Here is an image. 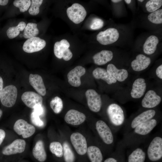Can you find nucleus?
I'll return each mask as SVG.
<instances>
[{
  "mask_svg": "<svg viewBox=\"0 0 162 162\" xmlns=\"http://www.w3.org/2000/svg\"><path fill=\"white\" fill-rule=\"evenodd\" d=\"M17 96V90L15 86L8 85L3 88L0 101L6 107H11L15 104Z\"/></svg>",
  "mask_w": 162,
  "mask_h": 162,
  "instance_id": "obj_1",
  "label": "nucleus"
},
{
  "mask_svg": "<svg viewBox=\"0 0 162 162\" xmlns=\"http://www.w3.org/2000/svg\"><path fill=\"white\" fill-rule=\"evenodd\" d=\"M120 33L117 29L114 28H108L104 31L99 32L96 36L97 40L103 45L113 44L118 39Z\"/></svg>",
  "mask_w": 162,
  "mask_h": 162,
  "instance_id": "obj_2",
  "label": "nucleus"
},
{
  "mask_svg": "<svg viewBox=\"0 0 162 162\" xmlns=\"http://www.w3.org/2000/svg\"><path fill=\"white\" fill-rule=\"evenodd\" d=\"M66 12L70 20L76 24H79L83 21L87 15L84 8L77 3H74L68 8Z\"/></svg>",
  "mask_w": 162,
  "mask_h": 162,
  "instance_id": "obj_3",
  "label": "nucleus"
},
{
  "mask_svg": "<svg viewBox=\"0 0 162 162\" xmlns=\"http://www.w3.org/2000/svg\"><path fill=\"white\" fill-rule=\"evenodd\" d=\"M107 112L111 123L116 126H120L123 123L124 116L122 108L118 104H112L108 107Z\"/></svg>",
  "mask_w": 162,
  "mask_h": 162,
  "instance_id": "obj_4",
  "label": "nucleus"
},
{
  "mask_svg": "<svg viewBox=\"0 0 162 162\" xmlns=\"http://www.w3.org/2000/svg\"><path fill=\"white\" fill-rule=\"evenodd\" d=\"M147 154L149 159L152 161L160 159L162 157V138L159 136L154 137L148 148Z\"/></svg>",
  "mask_w": 162,
  "mask_h": 162,
  "instance_id": "obj_5",
  "label": "nucleus"
},
{
  "mask_svg": "<svg viewBox=\"0 0 162 162\" xmlns=\"http://www.w3.org/2000/svg\"><path fill=\"white\" fill-rule=\"evenodd\" d=\"M13 128L17 134L21 135L24 138L30 137L35 131L34 126L23 119L17 120L14 125Z\"/></svg>",
  "mask_w": 162,
  "mask_h": 162,
  "instance_id": "obj_6",
  "label": "nucleus"
},
{
  "mask_svg": "<svg viewBox=\"0 0 162 162\" xmlns=\"http://www.w3.org/2000/svg\"><path fill=\"white\" fill-rule=\"evenodd\" d=\"M46 41L38 37L28 39L24 42L22 47L23 51L28 53L39 51L46 46Z\"/></svg>",
  "mask_w": 162,
  "mask_h": 162,
  "instance_id": "obj_7",
  "label": "nucleus"
},
{
  "mask_svg": "<svg viewBox=\"0 0 162 162\" xmlns=\"http://www.w3.org/2000/svg\"><path fill=\"white\" fill-rule=\"evenodd\" d=\"M85 95L88 106L91 110L94 112H99L102 105L100 95L93 89L87 90Z\"/></svg>",
  "mask_w": 162,
  "mask_h": 162,
  "instance_id": "obj_8",
  "label": "nucleus"
},
{
  "mask_svg": "<svg viewBox=\"0 0 162 162\" xmlns=\"http://www.w3.org/2000/svg\"><path fill=\"white\" fill-rule=\"evenodd\" d=\"M70 140L77 153L80 155L85 154L87 151V146L85 137L81 134L74 133L70 136Z\"/></svg>",
  "mask_w": 162,
  "mask_h": 162,
  "instance_id": "obj_9",
  "label": "nucleus"
},
{
  "mask_svg": "<svg viewBox=\"0 0 162 162\" xmlns=\"http://www.w3.org/2000/svg\"><path fill=\"white\" fill-rule=\"evenodd\" d=\"M97 131L104 142L107 144H110L113 141L112 131L107 125L104 121L99 120L96 123Z\"/></svg>",
  "mask_w": 162,
  "mask_h": 162,
  "instance_id": "obj_10",
  "label": "nucleus"
},
{
  "mask_svg": "<svg viewBox=\"0 0 162 162\" xmlns=\"http://www.w3.org/2000/svg\"><path fill=\"white\" fill-rule=\"evenodd\" d=\"M21 99L27 106L32 109H34L36 106L42 105V96L33 92H24L21 96Z\"/></svg>",
  "mask_w": 162,
  "mask_h": 162,
  "instance_id": "obj_11",
  "label": "nucleus"
},
{
  "mask_svg": "<svg viewBox=\"0 0 162 162\" xmlns=\"http://www.w3.org/2000/svg\"><path fill=\"white\" fill-rule=\"evenodd\" d=\"M26 141L21 139H17L5 147L2 150L3 154L9 155L23 152L25 150Z\"/></svg>",
  "mask_w": 162,
  "mask_h": 162,
  "instance_id": "obj_12",
  "label": "nucleus"
},
{
  "mask_svg": "<svg viewBox=\"0 0 162 162\" xmlns=\"http://www.w3.org/2000/svg\"><path fill=\"white\" fill-rule=\"evenodd\" d=\"M85 68L81 66H78L70 70L67 74L68 82L71 86L78 87L81 84L80 77L85 73Z\"/></svg>",
  "mask_w": 162,
  "mask_h": 162,
  "instance_id": "obj_13",
  "label": "nucleus"
},
{
  "mask_svg": "<svg viewBox=\"0 0 162 162\" xmlns=\"http://www.w3.org/2000/svg\"><path fill=\"white\" fill-rule=\"evenodd\" d=\"M86 118V116L84 113L78 110L71 109L66 113L64 120L68 124L77 125L83 123Z\"/></svg>",
  "mask_w": 162,
  "mask_h": 162,
  "instance_id": "obj_14",
  "label": "nucleus"
},
{
  "mask_svg": "<svg viewBox=\"0 0 162 162\" xmlns=\"http://www.w3.org/2000/svg\"><path fill=\"white\" fill-rule=\"evenodd\" d=\"M161 101V98L153 90H149L146 94L141 102L142 107L150 108L158 105Z\"/></svg>",
  "mask_w": 162,
  "mask_h": 162,
  "instance_id": "obj_15",
  "label": "nucleus"
},
{
  "mask_svg": "<svg viewBox=\"0 0 162 162\" xmlns=\"http://www.w3.org/2000/svg\"><path fill=\"white\" fill-rule=\"evenodd\" d=\"M151 60V58L145 55L140 54L137 55L135 59L131 63V67L133 70L140 71L145 70L149 65Z\"/></svg>",
  "mask_w": 162,
  "mask_h": 162,
  "instance_id": "obj_16",
  "label": "nucleus"
},
{
  "mask_svg": "<svg viewBox=\"0 0 162 162\" xmlns=\"http://www.w3.org/2000/svg\"><path fill=\"white\" fill-rule=\"evenodd\" d=\"M146 88V83L144 79L138 78L133 83L130 94L131 97L135 99L141 98L144 95Z\"/></svg>",
  "mask_w": 162,
  "mask_h": 162,
  "instance_id": "obj_17",
  "label": "nucleus"
},
{
  "mask_svg": "<svg viewBox=\"0 0 162 162\" xmlns=\"http://www.w3.org/2000/svg\"><path fill=\"white\" fill-rule=\"evenodd\" d=\"M29 80L30 85L39 94L44 96L46 90L41 76L37 74H30Z\"/></svg>",
  "mask_w": 162,
  "mask_h": 162,
  "instance_id": "obj_18",
  "label": "nucleus"
},
{
  "mask_svg": "<svg viewBox=\"0 0 162 162\" xmlns=\"http://www.w3.org/2000/svg\"><path fill=\"white\" fill-rule=\"evenodd\" d=\"M106 70L110 75L119 82L124 81L128 76V74L127 70L124 69H119L112 64L107 65Z\"/></svg>",
  "mask_w": 162,
  "mask_h": 162,
  "instance_id": "obj_19",
  "label": "nucleus"
},
{
  "mask_svg": "<svg viewBox=\"0 0 162 162\" xmlns=\"http://www.w3.org/2000/svg\"><path fill=\"white\" fill-rule=\"evenodd\" d=\"M159 39L156 36L152 35L148 36L143 45V50L146 54H153L156 51Z\"/></svg>",
  "mask_w": 162,
  "mask_h": 162,
  "instance_id": "obj_20",
  "label": "nucleus"
},
{
  "mask_svg": "<svg viewBox=\"0 0 162 162\" xmlns=\"http://www.w3.org/2000/svg\"><path fill=\"white\" fill-rule=\"evenodd\" d=\"M113 56V53L112 51L104 50L94 55L93 59L95 64L101 65L111 61L112 59Z\"/></svg>",
  "mask_w": 162,
  "mask_h": 162,
  "instance_id": "obj_21",
  "label": "nucleus"
},
{
  "mask_svg": "<svg viewBox=\"0 0 162 162\" xmlns=\"http://www.w3.org/2000/svg\"><path fill=\"white\" fill-rule=\"evenodd\" d=\"M157 123V121L155 119H151L137 126L135 128L134 132L139 135H146L154 129Z\"/></svg>",
  "mask_w": 162,
  "mask_h": 162,
  "instance_id": "obj_22",
  "label": "nucleus"
},
{
  "mask_svg": "<svg viewBox=\"0 0 162 162\" xmlns=\"http://www.w3.org/2000/svg\"><path fill=\"white\" fill-rule=\"evenodd\" d=\"M92 74L96 79H102L109 85L115 83L117 81L104 68L98 67L95 68L93 71Z\"/></svg>",
  "mask_w": 162,
  "mask_h": 162,
  "instance_id": "obj_23",
  "label": "nucleus"
},
{
  "mask_svg": "<svg viewBox=\"0 0 162 162\" xmlns=\"http://www.w3.org/2000/svg\"><path fill=\"white\" fill-rule=\"evenodd\" d=\"M155 111L149 110L144 111L135 117L131 123V127L135 128L139 124L151 119L155 115Z\"/></svg>",
  "mask_w": 162,
  "mask_h": 162,
  "instance_id": "obj_24",
  "label": "nucleus"
},
{
  "mask_svg": "<svg viewBox=\"0 0 162 162\" xmlns=\"http://www.w3.org/2000/svg\"><path fill=\"white\" fill-rule=\"evenodd\" d=\"M32 154L34 157L40 162H43L46 160L47 154L42 141L39 140L36 142L33 149Z\"/></svg>",
  "mask_w": 162,
  "mask_h": 162,
  "instance_id": "obj_25",
  "label": "nucleus"
},
{
  "mask_svg": "<svg viewBox=\"0 0 162 162\" xmlns=\"http://www.w3.org/2000/svg\"><path fill=\"white\" fill-rule=\"evenodd\" d=\"M88 157L91 162H102L103 155L100 149L95 146H90L87 148Z\"/></svg>",
  "mask_w": 162,
  "mask_h": 162,
  "instance_id": "obj_26",
  "label": "nucleus"
},
{
  "mask_svg": "<svg viewBox=\"0 0 162 162\" xmlns=\"http://www.w3.org/2000/svg\"><path fill=\"white\" fill-rule=\"evenodd\" d=\"M69 46L70 44L66 39L56 42L54 47V52L56 56L59 59L62 58L63 52Z\"/></svg>",
  "mask_w": 162,
  "mask_h": 162,
  "instance_id": "obj_27",
  "label": "nucleus"
},
{
  "mask_svg": "<svg viewBox=\"0 0 162 162\" xmlns=\"http://www.w3.org/2000/svg\"><path fill=\"white\" fill-rule=\"evenodd\" d=\"M37 26L36 23H28L24 29V37L26 39H29L37 36L39 33Z\"/></svg>",
  "mask_w": 162,
  "mask_h": 162,
  "instance_id": "obj_28",
  "label": "nucleus"
},
{
  "mask_svg": "<svg viewBox=\"0 0 162 162\" xmlns=\"http://www.w3.org/2000/svg\"><path fill=\"white\" fill-rule=\"evenodd\" d=\"M26 26V23L21 21L16 26L9 27L6 31L8 37L10 39L15 38L19 34L20 31L24 30Z\"/></svg>",
  "mask_w": 162,
  "mask_h": 162,
  "instance_id": "obj_29",
  "label": "nucleus"
},
{
  "mask_svg": "<svg viewBox=\"0 0 162 162\" xmlns=\"http://www.w3.org/2000/svg\"><path fill=\"white\" fill-rule=\"evenodd\" d=\"M146 154L145 152L141 148H138L134 151L129 155L128 162H144Z\"/></svg>",
  "mask_w": 162,
  "mask_h": 162,
  "instance_id": "obj_30",
  "label": "nucleus"
},
{
  "mask_svg": "<svg viewBox=\"0 0 162 162\" xmlns=\"http://www.w3.org/2000/svg\"><path fill=\"white\" fill-rule=\"evenodd\" d=\"M63 155L65 162H74L75 156L68 143L64 142L63 144Z\"/></svg>",
  "mask_w": 162,
  "mask_h": 162,
  "instance_id": "obj_31",
  "label": "nucleus"
},
{
  "mask_svg": "<svg viewBox=\"0 0 162 162\" xmlns=\"http://www.w3.org/2000/svg\"><path fill=\"white\" fill-rule=\"evenodd\" d=\"M148 20L152 23L161 24L162 23V9H159L150 13L148 15Z\"/></svg>",
  "mask_w": 162,
  "mask_h": 162,
  "instance_id": "obj_32",
  "label": "nucleus"
},
{
  "mask_svg": "<svg viewBox=\"0 0 162 162\" xmlns=\"http://www.w3.org/2000/svg\"><path fill=\"white\" fill-rule=\"evenodd\" d=\"M51 108L56 114L60 113L63 108V103L62 99L58 96L53 98L50 102Z\"/></svg>",
  "mask_w": 162,
  "mask_h": 162,
  "instance_id": "obj_33",
  "label": "nucleus"
},
{
  "mask_svg": "<svg viewBox=\"0 0 162 162\" xmlns=\"http://www.w3.org/2000/svg\"><path fill=\"white\" fill-rule=\"evenodd\" d=\"M162 5L161 0H150L147 2L145 6L147 11L151 13L159 9Z\"/></svg>",
  "mask_w": 162,
  "mask_h": 162,
  "instance_id": "obj_34",
  "label": "nucleus"
},
{
  "mask_svg": "<svg viewBox=\"0 0 162 162\" xmlns=\"http://www.w3.org/2000/svg\"><path fill=\"white\" fill-rule=\"evenodd\" d=\"M50 149L51 152L59 158L63 155V148L61 143L58 142H53L50 145Z\"/></svg>",
  "mask_w": 162,
  "mask_h": 162,
  "instance_id": "obj_35",
  "label": "nucleus"
},
{
  "mask_svg": "<svg viewBox=\"0 0 162 162\" xmlns=\"http://www.w3.org/2000/svg\"><path fill=\"white\" fill-rule=\"evenodd\" d=\"M31 2L30 0H15L14 1L13 4L19 9L21 12H24L29 8Z\"/></svg>",
  "mask_w": 162,
  "mask_h": 162,
  "instance_id": "obj_36",
  "label": "nucleus"
},
{
  "mask_svg": "<svg viewBox=\"0 0 162 162\" xmlns=\"http://www.w3.org/2000/svg\"><path fill=\"white\" fill-rule=\"evenodd\" d=\"M31 4L28 10L29 14L33 16L38 14L40 11V7L43 3L42 0H32Z\"/></svg>",
  "mask_w": 162,
  "mask_h": 162,
  "instance_id": "obj_37",
  "label": "nucleus"
},
{
  "mask_svg": "<svg viewBox=\"0 0 162 162\" xmlns=\"http://www.w3.org/2000/svg\"><path fill=\"white\" fill-rule=\"evenodd\" d=\"M39 116L33 110L31 115V119L34 125L38 127H42L44 125V123L40 119Z\"/></svg>",
  "mask_w": 162,
  "mask_h": 162,
  "instance_id": "obj_38",
  "label": "nucleus"
},
{
  "mask_svg": "<svg viewBox=\"0 0 162 162\" xmlns=\"http://www.w3.org/2000/svg\"><path fill=\"white\" fill-rule=\"evenodd\" d=\"M104 24V22L102 20L98 18H95L92 21L90 28L92 30H98L103 27Z\"/></svg>",
  "mask_w": 162,
  "mask_h": 162,
  "instance_id": "obj_39",
  "label": "nucleus"
},
{
  "mask_svg": "<svg viewBox=\"0 0 162 162\" xmlns=\"http://www.w3.org/2000/svg\"><path fill=\"white\" fill-rule=\"evenodd\" d=\"M72 56V53L70 50L68 48L65 50L63 52L62 54V58H63L64 60L68 61L71 58Z\"/></svg>",
  "mask_w": 162,
  "mask_h": 162,
  "instance_id": "obj_40",
  "label": "nucleus"
},
{
  "mask_svg": "<svg viewBox=\"0 0 162 162\" xmlns=\"http://www.w3.org/2000/svg\"><path fill=\"white\" fill-rule=\"evenodd\" d=\"M33 109V111L39 116H42L44 113V110L42 105L36 106Z\"/></svg>",
  "mask_w": 162,
  "mask_h": 162,
  "instance_id": "obj_41",
  "label": "nucleus"
},
{
  "mask_svg": "<svg viewBox=\"0 0 162 162\" xmlns=\"http://www.w3.org/2000/svg\"><path fill=\"white\" fill-rule=\"evenodd\" d=\"M156 73L157 76L160 79H162V64L158 66L156 70Z\"/></svg>",
  "mask_w": 162,
  "mask_h": 162,
  "instance_id": "obj_42",
  "label": "nucleus"
},
{
  "mask_svg": "<svg viewBox=\"0 0 162 162\" xmlns=\"http://www.w3.org/2000/svg\"><path fill=\"white\" fill-rule=\"evenodd\" d=\"M5 134L4 131L2 129H0V145L4 140Z\"/></svg>",
  "mask_w": 162,
  "mask_h": 162,
  "instance_id": "obj_43",
  "label": "nucleus"
},
{
  "mask_svg": "<svg viewBox=\"0 0 162 162\" xmlns=\"http://www.w3.org/2000/svg\"><path fill=\"white\" fill-rule=\"evenodd\" d=\"M4 88V81L2 77L0 76V101L2 91Z\"/></svg>",
  "mask_w": 162,
  "mask_h": 162,
  "instance_id": "obj_44",
  "label": "nucleus"
},
{
  "mask_svg": "<svg viewBox=\"0 0 162 162\" xmlns=\"http://www.w3.org/2000/svg\"><path fill=\"white\" fill-rule=\"evenodd\" d=\"M104 162H117V161L113 158H109L106 159Z\"/></svg>",
  "mask_w": 162,
  "mask_h": 162,
  "instance_id": "obj_45",
  "label": "nucleus"
},
{
  "mask_svg": "<svg viewBox=\"0 0 162 162\" xmlns=\"http://www.w3.org/2000/svg\"><path fill=\"white\" fill-rule=\"evenodd\" d=\"M111 1L114 3H117L120 2L122 0H111Z\"/></svg>",
  "mask_w": 162,
  "mask_h": 162,
  "instance_id": "obj_46",
  "label": "nucleus"
},
{
  "mask_svg": "<svg viewBox=\"0 0 162 162\" xmlns=\"http://www.w3.org/2000/svg\"><path fill=\"white\" fill-rule=\"evenodd\" d=\"M124 1L127 4H130L131 1V0H125Z\"/></svg>",
  "mask_w": 162,
  "mask_h": 162,
  "instance_id": "obj_47",
  "label": "nucleus"
},
{
  "mask_svg": "<svg viewBox=\"0 0 162 162\" xmlns=\"http://www.w3.org/2000/svg\"><path fill=\"white\" fill-rule=\"evenodd\" d=\"M3 114V112L1 109H0V118L1 117Z\"/></svg>",
  "mask_w": 162,
  "mask_h": 162,
  "instance_id": "obj_48",
  "label": "nucleus"
},
{
  "mask_svg": "<svg viewBox=\"0 0 162 162\" xmlns=\"http://www.w3.org/2000/svg\"><path fill=\"white\" fill-rule=\"evenodd\" d=\"M138 1L140 2H143L144 1L143 0H138Z\"/></svg>",
  "mask_w": 162,
  "mask_h": 162,
  "instance_id": "obj_49",
  "label": "nucleus"
},
{
  "mask_svg": "<svg viewBox=\"0 0 162 162\" xmlns=\"http://www.w3.org/2000/svg\"><path fill=\"white\" fill-rule=\"evenodd\" d=\"M23 34H20V37L22 38V37H23Z\"/></svg>",
  "mask_w": 162,
  "mask_h": 162,
  "instance_id": "obj_50",
  "label": "nucleus"
}]
</instances>
